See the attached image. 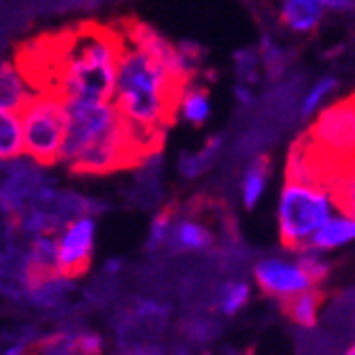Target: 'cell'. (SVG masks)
Listing matches in <instances>:
<instances>
[{"instance_id": "e0dca14e", "label": "cell", "mask_w": 355, "mask_h": 355, "mask_svg": "<svg viewBox=\"0 0 355 355\" xmlns=\"http://www.w3.org/2000/svg\"><path fill=\"white\" fill-rule=\"evenodd\" d=\"M251 298V287L247 281H232V283H225L221 294H219V311L223 315H236L241 313Z\"/></svg>"}, {"instance_id": "9c48e42d", "label": "cell", "mask_w": 355, "mask_h": 355, "mask_svg": "<svg viewBox=\"0 0 355 355\" xmlns=\"http://www.w3.org/2000/svg\"><path fill=\"white\" fill-rule=\"evenodd\" d=\"M355 243V219L343 211H336L321 228L315 232L311 239L309 247L319 251V253H328L340 247H347Z\"/></svg>"}, {"instance_id": "484cf974", "label": "cell", "mask_w": 355, "mask_h": 355, "mask_svg": "<svg viewBox=\"0 0 355 355\" xmlns=\"http://www.w3.org/2000/svg\"><path fill=\"white\" fill-rule=\"evenodd\" d=\"M234 96H236L239 105H243V107H249V105H253V101H255L253 89H251L249 85H245V83H239V85L234 87Z\"/></svg>"}, {"instance_id": "44dd1931", "label": "cell", "mask_w": 355, "mask_h": 355, "mask_svg": "<svg viewBox=\"0 0 355 355\" xmlns=\"http://www.w3.org/2000/svg\"><path fill=\"white\" fill-rule=\"evenodd\" d=\"M219 145H221V139H213V141L209 143V147L202 149V153L185 155V157L181 159V173H183V177H198L200 173H205L207 166L211 164V159L215 157Z\"/></svg>"}, {"instance_id": "2e32d148", "label": "cell", "mask_w": 355, "mask_h": 355, "mask_svg": "<svg viewBox=\"0 0 355 355\" xmlns=\"http://www.w3.org/2000/svg\"><path fill=\"white\" fill-rule=\"evenodd\" d=\"M321 306V296L317 289H309V292L287 300V315L300 328H313L317 324V315Z\"/></svg>"}, {"instance_id": "9a60e30c", "label": "cell", "mask_w": 355, "mask_h": 355, "mask_svg": "<svg viewBox=\"0 0 355 355\" xmlns=\"http://www.w3.org/2000/svg\"><path fill=\"white\" fill-rule=\"evenodd\" d=\"M268 187V164L264 159H255L243 173L241 179V200L247 209H253L264 198Z\"/></svg>"}, {"instance_id": "ffe728a7", "label": "cell", "mask_w": 355, "mask_h": 355, "mask_svg": "<svg viewBox=\"0 0 355 355\" xmlns=\"http://www.w3.org/2000/svg\"><path fill=\"white\" fill-rule=\"evenodd\" d=\"M336 79L334 77H321L306 94H304V98H302V115L309 117L313 115L321 105H324L328 101V96L336 89Z\"/></svg>"}, {"instance_id": "8fae6325", "label": "cell", "mask_w": 355, "mask_h": 355, "mask_svg": "<svg viewBox=\"0 0 355 355\" xmlns=\"http://www.w3.org/2000/svg\"><path fill=\"white\" fill-rule=\"evenodd\" d=\"M32 96L35 92L26 83L17 67L11 62H0V109L19 113Z\"/></svg>"}, {"instance_id": "603a6c76", "label": "cell", "mask_w": 355, "mask_h": 355, "mask_svg": "<svg viewBox=\"0 0 355 355\" xmlns=\"http://www.w3.org/2000/svg\"><path fill=\"white\" fill-rule=\"evenodd\" d=\"M236 67H239V75H241V83H249L255 81L257 77V53L251 49H241L234 53Z\"/></svg>"}, {"instance_id": "30bf717a", "label": "cell", "mask_w": 355, "mask_h": 355, "mask_svg": "<svg viewBox=\"0 0 355 355\" xmlns=\"http://www.w3.org/2000/svg\"><path fill=\"white\" fill-rule=\"evenodd\" d=\"M211 243H213V232L209 225L191 217H181L173 221V230L166 247L179 253H196L209 249Z\"/></svg>"}, {"instance_id": "4316f807", "label": "cell", "mask_w": 355, "mask_h": 355, "mask_svg": "<svg viewBox=\"0 0 355 355\" xmlns=\"http://www.w3.org/2000/svg\"><path fill=\"white\" fill-rule=\"evenodd\" d=\"M321 9H336V11H347L353 7V0H319Z\"/></svg>"}, {"instance_id": "6da1fadb", "label": "cell", "mask_w": 355, "mask_h": 355, "mask_svg": "<svg viewBox=\"0 0 355 355\" xmlns=\"http://www.w3.org/2000/svg\"><path fill=\"white\" fill-rule=\"evenodd\" d=\"M123 37L117 26L77 21L30 39L17 49V71L35 94L62 101L113 103Z\"/></svg>"}, {"instance_id": "d4e9b609", "label": "cell", "mask_w": 355, "mask_h": 355, "mask_svg": "<svg viewBox=\"0 0 355 355\" xmlns=\"http://www.w3.org/2000/svg\"><path fill=\"white\" fill-rule=\"evenodd\" d=\"M262 58L266 62V67L270 69V73H275L283 67V53L268 39H264V43H262Z\"/></svg>"}, {"instance_id": "5bb4252c", "label": "cell", "mask_w": 355, "mask_h": 355, "mask_svg": "<svg viewBox=\"0 0 355 355\" xmlns=\"http://www.w3.org/2000/svg\"><path fill=\"white\" fill-rule=\"evenodd\" d=\"M177 113H181V117L191 125H205L211 117L209 92L198 85H187L179 98Z\"/></svg>"}, {"instance_id": "7402d4cb", "label": "cell", "mask_w": 355, "mask_h": 355, "mask_svg": "<svg viewBox=\"0 0 355 355\" xmlns=\"http://www.w3.org/2000/svg\"><path fill=\"white\" fill-rule=\"evenodd\" d=\"M173 215L168 211L164 213H157L151 221V228H149V249H162L168 245L171 239V230H173Z\"/></svg>"}, {"instance_id": "7c38bea8", "label": "cell", "mask_w": 355, "mask_h": 355, "mask_svg": "<svg viewBox=\"0 0 355 355\" xmlns=\"http://www.w3.org/2000/svg\"><path fill=\"white\" fill-rule=\"evenodd\" d=\"M324 17L319 0H283L281 19L294 32H311Z\"/></svg>"}, {"instance_id": "277c9868", "label": "cell", "mask_w": 355, "mask_h": 355, "mask_svg": "<svg viewBox=\"0 0 355 355\" xmlns=\"http://www.w3.org/2000/svg\"><path fill=\"white\" fill-rule=\"evenodd\" d=\"M338 211L334 193L321 183L287 181L277 202V228L283 247L302 251L315 232Z\"/></svg>"}, {"instance_id": "ba28073f", "label": "cell", "mask_w": 355, "mask_h": 355, "mask_svg": "<svg viewBox=\"0 0 355 355\" xmlns=\"http://www.w3.org/2000/svg\"><path fill=\"white\" fill-rule=\"evenodd\" d=\"M253 279L266 296L281 300V302H287L309 292V289H315V285L311 283L302 266L296 262V257L294 260L281 257V255L262 257V260L253 266Z\"/></svg>"}, {"instance_id": "5b68a950", "label": "cell", "mask_w": 355, "mask_h": 355, "mask_svg": "<svg viewBox=\"0 0 355 355\" xmlns=\"http://www.w3.org/2000/svg\"><path fill=\"white\" fill-rule=\"evenodd\" d=\"M17 115L24 135V155L41 166L60 164V151L67 135L64 101L51 94H35Z\"/></svg>"}, {"instance_id": "f1b7e54d", "label": "cell", "mask_w": 355, "mask_h": 355, "mask_svg": "<svg viewBox=\"0 0 355 355\" xmlns=\"http://www.w3.org/2000/svg\"><path fill=\"white\" fill-rule=\"evenodd\" d=\"M175 355H191V353H189L187 349H177V351H175Z\"/></svg>"}, {"instance_id": "83f0119b", "label": "cell", "mask_w": 355, "mask_h": 355, "mask_svg": "<svg viewBox=\"0 0 355 355\" xmlns=\"http://www.w3.org/2000/svg\"><path fill=\"white\" fill-rule=\"evenodd\" d=\"M119 268H121V260H109V262L105 264V270H107L109 275L119 272Z\"/></svg>"}, {"instance_id": "4fadbf2b", "label": "cell", "mask_w": 355, "mask_h": 355, "mask_svg": "<svg viewBox=\"0 0 355 355\" xmlns=\"http://www.w3.org/2000/svg\"><path fill=\"white\" fill-rule=\"evenodd\" d=\"M24 155V135L17 113L0 109V162H11Z\"/></svg>"}, {"instance_id": "7a4b0ae2", "label": "cell", "mask_w": 355, "mask_h": 355, "mask_svg": "<svg viewBox=\"0 0 355 355\" xmlns=\"http://www.w3.org/2000/svg\"><path fill=\"white\" fill-rule=\"evenodd\" d=\"M123 37V35H121ZM189 79L168 69L143 47L125 41L117 64L113 107L128 125L137 151H155L173 123Z\"/></svg>"}, {"instance_id": "f546056e", "label": "cell", "mask_w": 355, "mask_h": 355, "mask_svg": "<svg viewBox=\"0 0 355 355\" xmlns=\"http://www.w3.org/2000/svg\"><path fill=\"white\" fill-rule=\"evenodd\" d=\"M343 355H355V345H353L351 349H347V351H345Z\"/></svg>"}, {"instance_id": "d6986e66", "label": "cell", "mask_w": 355, "mask_h": 355, "mask_svg": "<svg viewBox=\"0 0 355 355\" xmlns=\"http://www.w3.org/2000/svg\"><path fill=\"white\" fill-rule=\"evenodd\" d=\"M332 193H334L338 211H343L355 219V164L351 168H345V173L338 179Z\"/></svg>"}, {"instance_id": "8992f818", "label": "cell", "mask_w": 355, "mask_h": 355, "mask_svg": "<svg viewBox=\"0 0 355 355\" xmlns=\"http://www.w3.org/2000/svg\"><path fill=\"white\" fill-rule=\"evenodd\" d=\"M96 225L94 215H77L64 223L55 236V275L62 279H75L83 275L94 257L96 247Z\"/></svg>"}, {"instance_id": "52a82bcc", "label": "cell", "mask_w": 355, "mask_h": 355, "mask_svg": "<svg viewBox=\"0 0 355 355\" xmlns=\"http://www.w3.org/2000/svg\"><path fill=\"white\" fill-rule=\"evenodd\" d=\"M309 141L315 143L321 153L338 157L351 153L355 159V98L321 111Z\"/></svg>"}, {"instance_id": "3957f363", "label": "cell", "mask_w": 355, "mask_h": 355, "mask_svg": "<svg viewBox=\"0 0 355 355\" xmlns=\"http://www.w3.org/2000/svg\"><path fill=\"white\" fill-rule=\"evenodd\" d=\"M67 135L60 164L81 175H105L137 162V151L128 125L113 103L64 101Z\"/></svg>"}, {"instance_id": "ac0fdd59", "label": "cell", "mask_w": 355, "mask_h": 355, "mask_svg": "<svg viewBox=\"0 0 355 355\" xmlns=\"http://www.w3.org/2000/svg\"><path fill=\"white\" fill-rule=\"evenodd\" d=\"M296 262L302 266V270L306 272V277L311 279L313 285H319L321 281H324L330 275V264L326 260V255L315 251V249H311V247L298 251Z\"/></svg>"}, {"instance_id": "cb8c5ba5", "label": "cell", "mask_w": 355, "mask_h": 355, "mask_svg": "<svg viewBox=\"0 0 355 355\" xmlns=\"http://www.w3.org/2000/svg\"><path fill=\"white\" fill-rule=\"evenodd\" d=\"M73 349L79 355H101L105 349V340L96 332H81L73 338Z\"/></svg>"}]
</instances>
